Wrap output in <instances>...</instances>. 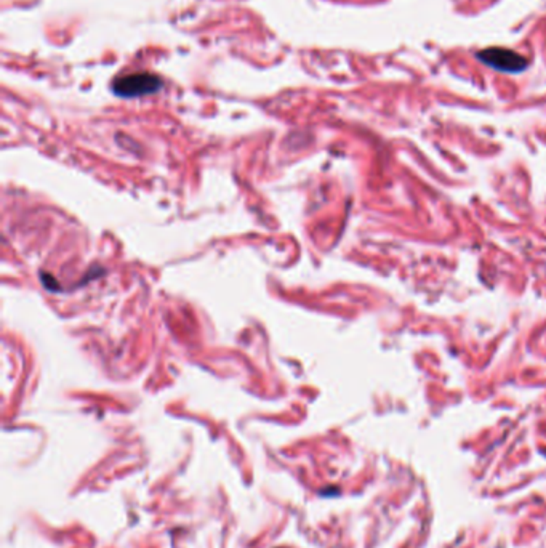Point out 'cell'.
<instances>
[{
	"label": "cell",
	"instance_id": "1",
	"mask_svg": "<svg viewBox=\"0 0 546 548\" xmlns=\"http://www.w3.org/2000/svg\"><path fill=\"white\" fill-rule=\"evenodd\" d=\"M162 87V81L156 74L151 72H135L129 76L116 79L112 83V90L116 95L124 98H135L154 93Z\"/></svg>",
	"mask_w": 546,
	"mask_h": 548
},
{
	"label": "cell",
	"instance_id": "2",
	"mask_svg": "<svg viewBox=\"0 0 546 548\" xmlns=\"http://www.w3.org/2000/svg\"><path fill=\"white\" fill-rule=\"evenodd\" d=\"M478 58L485 64V66H489L500 72L518 74L529 68L527 58L521 55V53L510 50V48H501V47L485 48V50L478 53Z\"/></svg>",
	"mask_w": 546,
	"mask_h": 548
}]
</instances>
